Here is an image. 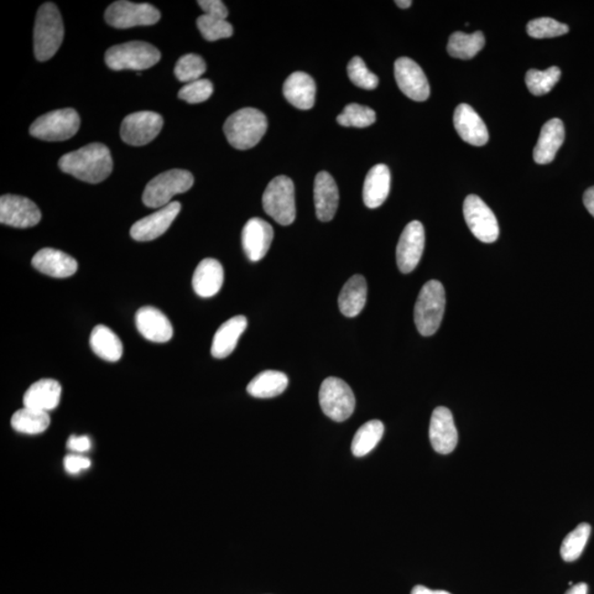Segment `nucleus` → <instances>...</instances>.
Returning <instances> with one entry per match:
<instances>
[{"label":"nucleus","mask_w":594,"mask_h":594,"mask_svg":"<svg viewBox=\"0 0 594 594\" xmlns=\"http://www.w3.org/2000/svg\"><path fill=\"white\" fill-rule=\"evenodd\" d=\"M59 168L64 173L87 183H101L112 174L111 151L103 144H87L62 156Z\"/></svg>","instance_id":"1"},{"label":"nucleus","mask_w":594,"mask_h":594,"mask_svg":"<svg viewBox=\"0 0 594 594\" xmlns=\"http://www.w3.org/2000/svg\"><path fill=\"white\" fill-rule=\"evenodd\" d=\"M268 129L265 114L255 108H243L233 113L223 124L228 143L238 150L255 147Z\"/></svg>","instance_id":"2"},{"label":"nucleus","mask_w":594,"mask_h":594,"mask_svg":"<svg viewBox=\"0 0 594 594\" xmlns=\"http://www.w3.org/2000/svg\"><path fill=\"white\" fill-rule=\"evenodd\" d=\"M64 38V25L60 10L54 3H45L36 14L35 25V55L44 62L54 57Z\"/></svg>","instance_id":"3"},{"label":"nucleus","mask_w":594,"mask_h":594,"mask_svg":"<svg viewBox=\"0 0 594 594\" xmlns=\"http://www.w3.org/2000/svg\"><path fill=\"white\" fill-rule=\"evenodd\" d=\"M446 307V293L440 281L431 280L421 288L414 309L415 325L421 335H434L441 327Z\"/></svg>","instance_id":"4"},{"label":"nucleus","mask_w":594,"mask_h":594,"mask_svg":"<svg viewBox=\"0 0 594 594\" xmlns=\"http://www.w3.org/2000/svg\"><path fill=\"white\" fill-rule=\"evenodd\" d=\"M160 59V51L143 41L112 46L105 54L106 64L114 71L147 70L158 64Z\"/></svg>","instance_id":"5"},{"label":"nucleus","mask_w":594,"mask_h":594,"mask_svg":"<svg viewBox=\"0 0 594 594\" xmlns=\"http://www.w3.org/2000/svg\"><path fill=\"white\" fill-rule=\"evenodd\" d=\"M194 184V177L185 170H170L155 176L145 186L143 202L149 208H163L172 198L185 193Z\"/></svg>","instance_id":"6"},{"label":"nucleus","mask_w":594,"mask_h":594,"mask_svg":"<svg viewBox=\"0 0 594 594\" xmlns=\"http://www.w3.org/2000/svg\"><path fill=\"white\" fill-rule=\"evenodd\" d=\"M262 204L265 213L280 225L293 223L296 217L293 181L288 176H276L263 193Z\"/></svg>","instance_id":"7"},{"label":"nucleus","mask_w":594,"mask_h":594,"mask_svg":"<svg viewBox=\"0 0 594 594\" xmlns=\"http://www.w3.org/2000/svg\"><path fill=\"white\" fill-rule=\"evenodd\" d=\"M80 124L75 109H59L36 119L31 124L30 134L45 142H64L76 134Z\"/></svg>","instance_id":"8"},{"label":"nucleus","mask_w":594,"mask_h":594,"mask_svg":"<svg viewBox=\"0 0 594 594\" xmlns=\"http://www.w3.org/2000/svg\"><path fill=\"white\" fill-rule=\"evenodd\" d=\"M320 404L328 418L335 421H345L356 408V398L343 380L331 377L322 383Z\"/></svg>","instance_id":"9"},{"label":"nucleus","mask_w":594,"mask_h":594,"mask_svg":"<svg viewBox=\"0 0 594 594\" xmlns=\"http://www.w3.org/2000/svg\"><path fill=\"white\" fill-rule=\"evenodd\" d=\"M161 14L150 4L114 2L105 13L109 25L116 29H129L138 25H153L159 22Z\"/></svg>","instance_id":"10"},{"label":"nucleus","mask_w":594,"mask_h":594,"mask_svg":"<svg viewBox=\"0 0 594 594\" xmlns=\"http://www.w3.org/2000/svg\"><path fill=\"white\" fill-rule=\"evenodd\" d=\"M463 215L474 237L484 243L498 241L500 228L497 217L486 203L477 195H469L463 203Z\"/></svg>","instance_id":"11"},{"label":"nucleus","mask_w":594,"mask_h":594,"mask_svg":"<svg viewBox=\"0 0 594 594\" xmlns=\"http://www.w3.org/2000/svg\"><path fill=\"white\" fill-rule=\"evenodd\" d=\"M163 124V116L153 112L130 114L122 124V139L134 147H142L156 138Z\"/></svg>","instance_id":"12"},{"label":"nucleus","mask_w":594,"mask_h":594,"mask_svg":"<svg viewBox=\"0 0 594 594\" xmlns=\"http://www.w3.org/2000/svg\"><path fill=\"white\" fill-rule=\"evenodd\" d=\"M425 247V231L421 223L414 221L405 227L396 248V262L401 272L408 274L418 267Z\"/></svg>","instance_id":"13"},{"label":"nucleus","mask_w":594,"mask_h":594,"mask_svg":"<svg viewBox=\"0 0 594 594\" xmlns=\"http://www.w3.org/2000/svg\"><path fill=\"white\" fill-rule=\"evenodd\" d=\"M41 212L33 201L18 195H3L0 198V223L15 228H30L38 225Z\"/></svg>","instance_id":"14"},{"label":"nucleus","mask_w":594,"mask_h":594,"mask_svg":"<svg viewBox=\"0 0 594 594\" xmlns=\"http://www.w3.org/2000/svg\"><path fill=\"white\" fill-rule=\"evenodd\" d=\"M400 90L415 102H425L431 95L429 81L421 67L410 57H400L394 64Z\"/></svg>","instance_id":"15"},{"label":"nucleus","mask_w":594,"mask_h":594,"mask_svg":"<svg viewBox=\"0 0 594 594\" xmlns=\"http://www.w3.org/2000/svg\"><path fill=\"white\" fill-rule=\"evenodd\" d=\"M180 212V203L172 202L168 206L160 208L158 212L134 223L130 229V236L137 242L154 241L168 231Z\"/></svg>","instance_id":"16"},{"label":"nucleus","mask_w":594,"mask_h":594,"mask_svg":"<svg viewBox=\"0 0 594 594\" xmlns=\"http://www.w3.org/2000/svg\"><path fill=\"white\" fill-rule=\"evenodd\" d=\"M430 440L432 448L441 455L455 450L458 444V431L450 410L440 406L432 411L430 425Z\"/></svg>","instance_id":"17"},{"label":"nucleus","mask_w":594,"mask_h":594,"mask_svg":"<svg viewBox=\"0 0 594 594\" xmlns=\"http://www.w3.org/2000/svg\"><path fill=\"white\" fill-rule=\"evenodd\" d=\"M273 241V228L270 223L254 217L248 221L243 231V247L250 262L264 258Z\"/></svg>","instance_id":"18"},{"label":"nucleus","mask_w":594,"mask_h":594,"mask_svg":"<svg viewBox=\"0 0 594 594\" xmlns=\"http://www.w3.org/2000/svg\"><path fill=\"white\" fill-rule=\"evenodd\" d=\"M453 124L458 134L463 142L481 147L489 142V133L486 124L471 106L461 104L453 114Z\"/></svg>","instance_id":"19"},{"label":"nucleus","mask_w":594,"mask_h":594,"mask_svg":"<svg viewBox=\"0 0 594 594\" xmlns=\"http://www.w3.org/2000/svg\"><path fill=\"white\" fill-rule=\"evenodd\" d=\"M135 325L149 342H168L173 337V327L168 317L153 306H144L137 312Z\"/></svg>","instance_id":"20"},{"label":"nucleus","mask_w":594,"mask_h":594,"mask_svg":"<svg viewBox=\"0 0 594 594\" xmlns=\"http://www.w3.org/2000/svg\"><path fill=\"white\" fill-rule=\"evenodd\" d=\"M34 268L52 278L65 279L76 273L77 262L60 250L45 248L35 254Z\"/></svg>","instance_id":"21"},{"label":"nucleus","mask_w":594,"mask_h":594,"mask_svg":"<svg viewBox=\"0 0 594 594\" xmlns=\"http://www.w3.org/2000/svg\"><path fill=\"white\" fill-rule=\"evenodd\" d=\"M314 202L317 218L321 222H331L340 204V192L333 177L325 171L316 175Z\"/></svg>","instance_id":"22"},{"label":"nucleus","mask_w":594,"mask_h":594,"mask_svg":"<svg viewBox=\"0 0 594 594\" xmlns=\"http://www.w3.org/2000/svg\"><path fill=\"white\" fill-rule=\"evenodd\" d=\"M565 142V126L559 118L547 122L534 149V160L539 164H549L555 160L557 153Z\"/></svg>","instance_id":"23"},{"label":"nucleus","mask_w":594,"mask_h":594,"mask_svg":"<svg viewBox=\"0 0 594 594\" xmlns=\"http://www.w3.org/2000/svg\"><path fill=\"white\" fill-rule=\"evenodd\" d=\"M283 94L292 105L302 111H309L315 105L316 84L306 73L295 72L286 78Z\"/></svg>","instance_id":"24"},{"label":"nucleus","mask_w":594,"mask_h":594,"mask_svg":"<svg viewBox=\"0 0 594 594\" xmlns=\"http://www.w3.org/2000/svg\"><path fill=\"white\" fill-rule=\"evenodd\" d=\"M61 384L55 380L43 379L31 384L24 396L25 408L43 411L49 413L59 406Z\"/></svg>","instance_id":"25"},{"label":"nucleus","mask_w":594,"mask_h":594,"mask_svg":"<svg viewBox=\"0 0 594 594\" xmlns=\"http://www.w3.org/2000/svg\"><path fill=\"white\" fill-rule=\"evenodd\" d=\"M223 268L215 259H204L197 265L192 284L201 297H212L221 291L223 283Z\"/></svg>","instance_id":"26"},{"label":"nucleus","mask_w":594,"mask_h":594,"mask_svg":"<svg viewBox=\"0 0 594 594\" xmlns=\"http://www.w3.org/2000/svg\"><path fill=\"white\" fill-rule=\"evenodd\" d=\"M247 326V319L243 315L234 316L233 319L223 322L218 328L215 336H213L212 345L213 357L223 359L231 356L237 347L239 338L246 331Z\"/></svg>","instance_id":"27"},{"label":"nucleus","mask_w":594,"mask_h":594,"mask_svg":"<svg viewBox=\"0 0 594 594\" xmlns=\"http://www.w3.org/2000/svg\"><path fill=\"white\" fill-rule=\"evenodd\" d=\"M391 187V173L387 165L373 166L367 174L363 185V202L369 208H378L383 204L389 196Z\"/></svg>","instance_id":"28"},{"label":"nucleus","mask_w":594,"mask_h":594,"mask_svg":"<svg viewBox=\"0 0 594 594\" xmlns=\"http://www.w3.org/2000/svg\"><path fill=\"white\" fill-rule=\"evenodd\" d=\"M367 281L362 275H353L347 281L338 299L340 310L346 317H356L367 303Z\"/></svg>","instance_id":"29"},{"label":"nucleus","mask_w":594,"mask_h":594,"mask_svg":"<svg viewBox=\"0 0 594 594\" xmlns=\"http://www.w3.org/2000/svg\"><path fill=\"white\" fill-rule=\"evenodd\" d=\"M90 343L92 351L104 361L111 362L121 361L124 352L123 343L121 338L111 328L104 325L94 328Z\"/></svg>","instance_id":"30"},{"label":"nucleus","mask_w":594,"mask_h":594,"mask_svg":"<svg viewBox=\"0 0 594 594\" xmlns=\"http://www.w3.org/2000/svg\"><path fill=\"white\" fill-rule=\"evenodd\" d=\"M289 385V378L283 372L268 370L259 373L248 384V393L253 398L270 399L282 394Z\"/></svg>","instance_id":"31"},{"label":"nucleus","mask_w":594,"mask_h":594,"mask_svg":"<svg viewBox=\"0 0 594 594\" xmlns=\"http://www.w3.org/2000/svg\"><path fill=\"white\" fill-rule=\"evenodd\" d=\"M486 39L481 31L467 35L457 31L450 35L447 51L452 57L461 60H470L483 49Z\"/></svg>","instance_id":"32"},{"label":"nucleus","mask_w":594,"mask_h":594,"mask_svg":"<svg viewBox=\"0 0 594 594\" xmlns=\"http://www.w3.org/2000/svg\"><path fill=\"white\" fill-rule=\"evenodd\" d=\"M384 434V425L381 421L372 420L363 424L354 435L351 444L353 456L363 457L371 452L379 444Z\"/></svg>","instance_id":"33"},{"label":"nucleus","mask_w":594,"mask_h":594,"mask_svg":"<svg viewBox=\"0 0 594 594\" xmlns=\"http://www.w3.org/2000/svg\"><path fill=\"white\" fill-rule=\"evenodd\" d=\"M12 426L23 434L38 435L50 426V416L46 411L24 408L13 415Z\"/></svg>","instance_id":"34"},{"label":"nucleus","mask_w":594,"mask_h":594,"mask_svg":"<svg viewBox=\"0 0 594 594\" xmlns=\"http://www.w3.org/2000/svg\"><path fill=\"white\" fill-rule=\"evenodd\" d=\"M591 534V526L587 523L578 525L571 533L566 536L562 541L560 555L567 562H572L579 559L583 549L588 543Z\"/></svg>","instance_id":"35"},{"label":"nucleus","mask_w":594,"mask_h":594,"mask_svg":"<svg viewBox=\"0 0 594 594\" xmlns=\"http://www.w3.org/2000/svg\"><path fill=\"white\" fill-rule=\"evenodd\" d=\"M560 77L559 67L551 66L546 71L530 70L526 73L525 82L533 95L543 96L555 87Z\"/></svg>","instance_id":"36"},{"label":"nucleus","mask_w":594,"mask_h":594,"mask_svg":"<svg viewBox=\"0 0 594 594\" xmlns=\"http://www.w3.org/2000/svg\"><path fill=\"white\" fill-rule=\"evenodd\" d=\"M375 121H377V114L374 111L359 104H349L337 117L338 124L343 127L366 128L371 126Z\"/></svg>","instance_id":"37"},{"label":"nucleus","mask_w":594,"mask_h":594,"mask_svg":"<svg viewBox=\"0 0 594 594\" xmlns=\"http://www.w3.org/2000/svg\"><path fill=\"white\" fill-rule=\"evenodd\" d=\"M207 66L203 57L197 54H186L181 57L175 65L174 74L180 82L189 83L201 80Z\"/></svg>","instance_id":"38"},{"label":"nucleus","mask_w":594,"mask_h":594,"mask_svg":"<svg viewBox=\"0 0 594 594\" xmlns=\"http://www.w3.org/2000/svg\"><path fill=\"white\" fill-rule=\"evenodd\" d=\"M197 27L207 41L231 38L233 35V25L227 20L213 18L207 15L198 17Z\"/></svg>","instance_id":"39"},{"label":"nucleus","mask_w":594,"mask_h":594,"mask_svg":"<svg viewBox=\"0 0 594 594\" xmlns=\"http://www.w3.org/2000/svg\"><path fill=\"white\" fill-rule=\"evenodd\" d=\"M568 33L569 27L567 25L551 18L534 19L528 25V34L535 39L556 38Z\"/></svg>","instance_id":"40"},{"label":"nucleus","mask_w":594,"mask_h":594,"mask_svg":"<svg viewBox=\"0 0 594 594\" xmlns=\"http://www.w3.org/2000/svg\"><path fill=\"white\" fill-rule=\"evenodd\" d=\"M348 76L354 85L363 88V90H375L379 85V78L377 75L370 72L366 64H364L361 57L354 56L349 62Z\"/></svg>","instance_id":"41"},{"label":"nucleus","mask_w":594,"mask_h":594,"mask_svg":"<svg viewBox=\"0 0 594 594\" xmlns=\"http://www.w3.org/2000/svg\"><path fill=\"white\" fill-rule=\"evenodd\" d=\"M213 86L211 81L201 80L189 83L181 88L179 98L189 104H200L206 102L212 96Z\"/></svg>","instance_id":"42"},{"label":"nucleus","mask_w":594,"mask_h":594,"mask_svg":"<svg viewBox=\"0 0 594 594\" xmlns=\"http://www.w3.org/2000/svg\"><path fill=\"white\" fill-rule=\"evenodd\" d=\"M198 5L210 17L223 20L228 17V9L221 0H200Z\"/></svg>","instance_id":"43"},{"label":"nucleus","mask_w":594,"mask_h":594,"mask_svg":"<svg viewBox=\"0 0 594 594\" xmlns=\"http://www.w3.org/2000/svg\"><path fill=\"white\" fill-rule=\"evenodd\" d=\"M91 467V460L81 455H69L65 457L64 468L71 474H77Z\"/></svg>","instance_id":"44"},{"label":"nucleus","mask_w":594,"mask_h":594,"mask_svg":"<svg viewBox=\"0 0 594 594\" xmlns=\"http://www.w3.org/2000/svg\"><path fill=\"white\" fill-rule=\"evenodd\" d=\"M92 442L90 437L87 436H75L73 435L67 441V448L70 450L82 453L91 450Z\"/></svg>","instance_id":"45"},{"label":"nucleus","mask_w":594,"mask_h":594,"mask_svg":"<svg viewBox=\"0 0 594 594\" xmlns=\"http://www.w3.org/2000/svg\"><path fill=\"white\" fill-rule=\"evenodd\" d=\"M583 204L594 217V186L586 191L585 195H583Z\"/></svg>","instance_id":"46"},{"label":"nucleus","mask_w":594,"mask_h":594,"mask_svg":"<svg viewBox=\"0 0 594 594\" xmlns=\"http://www.w3.org/2000/svg\"><path fill=\"white\" fill-rule=\"evenodd\" d=\"M411 594H451L444 590H431V589L424 586H416L411 590Z\"/></svg>","instance_id":"47"},{"label":"nucleus","mask_w":594,"mask_h":594,"mask_svg":"<svg viewBox=\"0 0 594 594\" xmlns=\"http://www.w3.org/2000/svg\"><path fill=\"white\" fill-rule=\"evenodd\" d=\"M588 585L585 582L578 583V585L572 586L566 594H588Z\"/></svg>","instance_id":"48"},{"label":"nucleus","mask_w":594,"mask_h":594,"mask_svg":"<svg viewBox=\"0 0 594 594\" xmlns=\"http://www.w3.org/2000/svg\"><path fill=\"white\" fill-rule=\"evenodd\" d=\"M395 4L402 9H406L411 6V0H396Z\"/></svg>","instance_id":"49"}]
</instances>
